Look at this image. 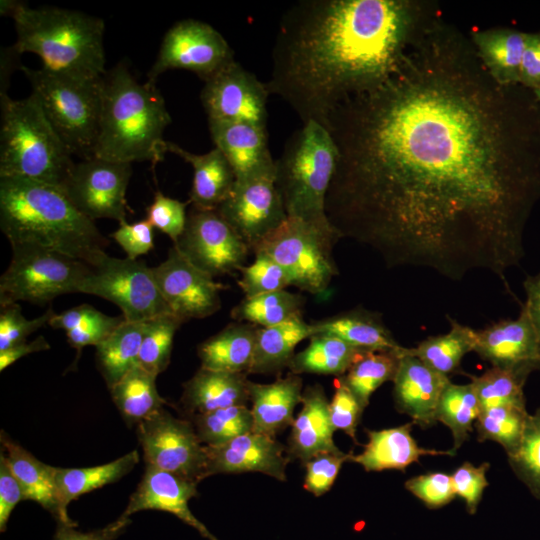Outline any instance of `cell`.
<instances>
[{
	"label": "cell",
	"instance_id": "1",
	"mask_svg": "<svg viewBox=\"0 0 540 540\" xmlns=\"http://www.w3.org/2000/svg\"><path fill=\"white\" fill-rule=\"evenodd\" d=\"M327 130L338 160L325 210L340 238L388 267L452 280L485 270L505 281L520 264L540 201L539 106L532 90L493 79L437 3Z\"/></svg>",
	"mask_w": 540,
	"mask_h": 540
},
{
	"label": "cell",
	"instance_id": "2",
	"mask_svg": "<svg viewBox=\"0 0 540 540\" xmlns=\"http://www.w3.org/2000/svg\"><path fill=\"white\" fill-rule=\"evenodd\" d=\"M429 1L302 0L282 16L266 83L303 124L332 112L391 70Z\"/></svg>",
	"mask_w": 540,
	"mask_h": 540
},
{
	"label": "cell",
	"instance_id": "3",
	"mask_svg": "<svg viewBox=\"0 0 540 540\" xmlns=\"http://www.w3.org/2000/svg\"><path fill=\"white\" fill-rule=\"evenodd\" d=\"M0 228L11 246H41L89 266L109 244L61 188L21 178H0Z\"/></svg>",
	"mask_w": 540,
	"mask_h": 540
},
{
	"label": "cell",
	"instance_id": "4",
	"mask_svg": "<svg viewBox=\"0 0 540 540\" xmlns=\"http://www.w3.org/2000/svg\"><path fill=\"white\" fill-rule=\"evenodd\" d=\"M0 14L14 20V49L38 55L43 69L82 80L100 79L107 73L103 19L58 7L31 8L14 0H2Z\"/></svg>",
	"mask_w": 540,
	"mask_h": 540
},
{
	"label": "cell",
	"instance_id": "5",
	"mask_svg": "<svg viewBox=\"0 0 540 540\" xmlns=\"http://www.w3.org/2000/svg\"><path fill=\"white\" fill-rule=\"evenodd\" d=\"M171 123L154 82L139 83L124 63L103 78L100 130L94 157L130 163L164 158L163 134Z\"/></svg>",
	"mask_w": 540,
	"mask_h": 540
},
{
	"label": "cell",
	"instance_id": "6",
	"mask_svg": "<svg viewBox=\"0 0 540 540\" xmlns=\"http://www.w3.org/2000/svg\"><path fill=\"white\" fill-rule=\"evenodd\" d=\"M0 178H21L62 189L75 162L34 93L0 96Z\"/></svg>",
	"mask_w": 540,
	"mask_h": 540
},
{
	"label": "cell",
	"instance_id": "7",
	"mask_svg": "<svg viewBox=\"0 0 540 540\" xmlns=\"http://www.w3.org/2000/svg\"><path fill=\"white\" fill-rule=\"evenodd\" d=\"M338 160L330 132L309 121L287 140L275 161V180L286 214L336 235L325 210L326 196Z\"/></svg>",
	"mask_w": 540,
	"mask_h": 540
},
{
	"label": "cell",
	"instance_id": "8",
	"mask_svg": "<svg viewBox=\"0 0 540 540\" xmlns=\"http://www.w3.org/2000/svg\"><path fill=\"white\" fill-rule=\"evenodd\" d=\"M41 108L71 155L94 157L100 130L103 78L82 80L20 66ZM106 75V74H105Z\"/></svg>",
	"mask_w": 540,
	"mask_h": 540
},
{
	"label": "cell",
	"instance_id": "9",
	"mask_svg": "<svg viewBox=\"0 0 540 540\" xmlns=\"http://www.w3.org/2000/svg\"><path fill=\"white\" fill-rule=\"evenodd\" d=\"M0 278V305L27 301L43 305L57 296L79 293L90 266L37 245H14Z\"/></svg>",
	"mask_w": 540,
	"mask_h": 540
},
{
	"label": "cell",
	"instance_id": "10",
	"mask_svg": "<svg viewBox=\"0 0 540 540\" xmlns=\"http://www.w3.org/2000/svg\"><path fill=\"white\" fill-rule=\"evenodd\" d=\"M340 239L295 218H287L252 249L274 259L289 275L292 286L322 294L338 274L332 256Z\"/></svg>",
	"mask_w": 540,
	"mask_h": 540
},
{
	"label": "cell",
	"instance_id": "11",
	"mask_svg": "<svg viewBox=\"0 0 540 540\" xmlns=\"http://www.w3.org/2000/svg\"><path fill=\"white\" fill-rule=\"evenodd\" d=\"M79 293L104 298L122 311L128 322H145L169 310L153 275L140 260L101 255L83 279Z\"/></svg>",
	"mask_w": 540,
	"mask_h": 540
},
{
	"label": "cell",
	"instance_id": "12",
	"mask_svg": "<svg viewBox=\"0 0 540 540\" xmlns=\"http://www.w3.org/2000/svg\"><path fill=\"white\" fill-rule=\"evenodd\" d=\"M136 427L146 465L196 484L207 478L205 445L189 419L175 417L163 408Z\"/></svg>",
	"mask_w": 540,
	"mask_h": 540
},
{
	"label": "cell",
	"instance_id": "13",
	"mask_svg": "<svg viewBox=\"0 0 540 540\" xmlns=\"http://www.w3.org/2000/svg\"><path fill=\"white\" fill-rule=\"evenodd\" d=\"M234 51L211 25L184 19L164 35L157 58L148 72V81L167 70L182 69L195 73L204 82L233 62Z\"/></svg>",
	"mask_w": 540,
	"mask_h": 540
},
{
	"label": "cell",
	"instance_id": "14",
	"mask_svg": "<svg viewBox=\"0 0 540 540\" xmlns=\"http://www.w3.org/2000/svg\"><path fill=\"white\" fill-rule=\"evenodd\" d=\"M173 246L212 278L240 271L251 251L216 210L195 208L188 215L185 230Z\"/></svg>",
	"mask_w": 540,
	"mask_h": 540
},
{
	"label": "cell",
	"instance_id": "15",
	"mask_svg": "<svg viewBox=\"0 0 540 540\" xmlns=\"http://www.w3.org/2000/svg\"><path fill=\"white\" fill-rule=\"evenodd\" d=\"M132 166L98 157L75 163L62 187L73 205L86 217L125 221L126 191Z\"/></svg>",
	"mask_w": 540,
	"mask_h": 540
},
{
	"label": "cell",
	"instance_id": "16",
	"mask_svg": "<svg viewBox=\"0 0 540 540\" xmlns=\"http://www.w3.org/2000/svg\"><path fill=\"white\" fill-rule=\"evenodd\" d=\"M216 211L252 249L287 218L275 172L236 181Z\"/></svg>",
	"mask_w": 540,
	"mask_h": 540
},
{
	"label": "cell",
	"instance_id": "17",
	"mask_svg": "<svg viewBox=\"0 0 540 540\" xmlns=\"http://www.w3.org/2000/svg\"><path fill=\"white\" fill-rule=\"evenodd\" d=\"M200 94L208 120L246 122L266 128V83L236 60L204 82Z\"/></svg>",
	"mask_w": 540,
	"mask_h": 540
},
{
	"label": "cell",
	"instance_id": "18",
	"mask_svg": "<svg viewBox=\"0 0 540 540\" xmlns=\"http://www.w3.org/2000/svg\"><path fill=\"white\" fill-rule=\"evenodd\" d=\"M152 271L169 310L183 323L206 318L220 309L224 286L193 265L175 246Z\"/></svg>",
	"mask_w": 540,
	"mask_h": 540
},
{
	"label": "cell",
	"instance_id": "19",
	"mask_svg": "<svg viewBox=\"0 0 540 540\" xmlns=\"http://www.w3.org/2000/svg\"><path fill=\"white\" fill-rule=\"evenodd\" d=\"M474 352L492 367L526 379L540 368L539 339L523 306L516 319L500 320L475 330Z\"/></svg>",
	"mask_w": 540,
	"mask_h": 540
},
{
	"label": "cell",
	"instance_id": "20",
	"mask_svg": "<svg viewBox=\"0 0 540 540\" xmlns=\"http://www.w3.org/2000/svg\"><path fill=\"white\" fill-rule=\"evenodd\" d=\"M206 477L215 474L258 472L279 481H286V468L291 461L287 448L275 438L250 432L218 446H205Z\"/></svg>",
	"mask_w": 540,
	"mask_h": 540
},
{
	"label": "cell",
	"instance_id": "21",
	"mask_svg": "<svg viewBox=\"0 0 540 540\" xmlns=\"http://www.w3.org/2000/svg\"><path fill=\"white\" fill-rule=\"evenodd\" d=\"M194 482L170 472L146 465L145 472L121 516L128 517L144 510L171 513L194 528L208 540H219L199 521L189 508L190 499L198 495Z\"/></svg>",
	"mask_w": 540,
	"mask_h": 540
},
{
	"label": "cell",
	"instance_id": "22",
	"mask_svg": "<svg viewBox=\"0 0 540 540\" xmlns=\"http://www.w3.org/2000/svg\"><path fill=\"white\" fill-rule=\"evenodd\" d=\"M214 147L232 167L236 181L275 172L265 127L246 122L208 120Z\"/></svg>",
	"mask_w": 540,
	"mask_h": 540
},
{
	"label": "cell",
	"instance_id": "23",
	"mask_svg": "<svg viewBox=\"0 0 540 540\" xmlns=\"http://www.w3.org/2000/svg\"><path fill=\"white\" fill-rule=\"evenodd\" d=\"M449 382L448 376L407 354L402 347L393 379V396L397 409L410 416L413 424L428 427L436 422L437 406Z\"/></svg>",
	"mask_w": 540,
	"mask_h": 540
},
{
	"label": "cell",
	"instance_id": "24",
	"mask_svg": "<svg viewBox=\"0 0 540 540\" xmlns=\"http://www.w3.org/2000/svg\"><path fill=\"white\" fill-rule=\"evenodd\" d=\"M302 409L291 425L287 447L290 460L305 463L321 453L341 450L334 443L336 431L330 419L329 401L321 385L307 387L302 394Z\"/></svg>",
	"mask_w": 540,
	"mask_h": 540
},
{
	"label": "cell",
	"instance_id": "25",
	"mask_svg": "<svg viewBox=\"0 0 540 540\" xmlns=\"http://www.w3.org/2000/svg\"><path fill=\"white\" fill-rule=\"evenodd\" d=\"M1 452L20 483L25 500H33L61 525L76 527L61 505L55 483V467L45 464L1 431Z\"/></svg>",
	"mask_w": 540,
	"mask_h": 540
},
{
	"label": "cell",
	"instance_id": "26",
	"mask_svg": "<svg viewBox=\"0 0 540 540\" xmlns=\"http://www.w3.org/2000/svg\"><path fill=\"white\" fill-rule=\"evenodd\" d=\"M413 422L382 430H367L368 442L361 453H352L350 461L366 471L404 470L421 456H454L456 450H436L420 447L411 435Z\"/></svg>",
	"mask_w": 540,
	"mask_h": 540
},
{
	"label": "cell",
	"instance_id": "27",
	"mask_svg": "<svg viewBox=\"0 0 540 540\" xmlns=\"http://www.w3.org/2000/svg\"><path fill=\"white\" fill-rule=\"evenodd\" d=\"M253 432L270 437L291 426L295 407L302 399V378L290 373L272 383L261 384L248 381Z\"/></svg>",
	"mask_w": 540,
	"mask_h": 540
},
{
	"label": "cell",
	"instance_id": "28",
	"mask_svg": "<svg viewBox=\"0 0 540 540\" xmlns=\"http://www.w3.org/2000/svg\"><path fill=\"white\" fill-rule=\"evenodd\" d=\"M247 374L201 368L183 384L180 399L189 416L250 401Z\"/></svg>",
	"mask_w": 540,
	"mask_h": 540
},
{
	"label": "cell",
	"instance_id": "29",
	"mask_svg": "<svg viewBox=\"0 0 540 540\" xmlns=\"http://www.w3.org/2000/svg\"><path fill=\"white\" fill-rule=\"evenodd\" d=\"M166 150L193 168L188 202L198 210H216L236 182L234 171L221 151L214 147L205 154H194L168 141Z\"/></svg>",
	"mask_w": 540,
	"mask_h": 540
},
{
	"label": "cell",
	"instance_id": "30",
	"mask_svg": "<svg viewBox=\"0 0 540 540\" xmlns=\"http://www.w3.org/2000/svg\"><path fill=\"white\" fill-rule=\"evenodd\" d=\"M528 32L510 27L475 30L471 42L489 74L503 85L519 84Z\"/></svg>",
	"mask_w": 540,
	"mask_h": 540
},
{
	"label": "cell",
	"instance_id": "31",
	"mask_svg": "<svg viewBox=\"0 0 540 540\" xmlns=\"http://www.w3.org/2000/svg\"><path fill=\"white\" fill-rule=\"evenodd\" d=\"M258 328L250 323L235 321L200 343L197 354L201 368L248 375Z\"/></svg>",
	"mask_w": 540,
	"mask_h": 540
},
{
	"label": "cell",
	"instance_id": "32",
	"mask_svg": "<svg viewBox=\"0 0 540 540\" xmlns=\"http://www.w3.org/2000/svg\"><path fill=\"white\" fill-rule=\"evenodd\" d=\"M310 324L313 335L337 337L356 348L397 350L402 347L381 316L367 309H353Z\"/></svg>",
	"mask_w": 540,
	"mask_h": 540
},
{
	"label": "cell",
	"instance_id": "33",
	"mask_svg": "<svg viewBox=\"0 0 540 540\" xmlns=\"http://www.w3.org/2000/svg\"><path fill=\"white\" fill-rule=\"evenodd\" d=\"M311 336L312 326L302 316L271 327H259L248 374H271L288 367L296 346Z\"/></svg>",
	"mask_w": 540,
	"mask_h": 540
},
{
	"label": "cell",
	"instance_id": "34",
	"mask_svg": "<svg viewBox=\"0 0 540 540\" xmlns=\"http://www.w3.org/2000/svg\"><path fill=\"white\" fill-rule=\"evenodd\" d=\"M139 460L138 451L133 450L114 461L98 466L55 467V483L63 509L67 511L70 502L81 495L120 480L132 471Z\"/></svg>",
	"mask_w": 540,
	"mask_h": 540
},
{
	"label": "cell",
	"instance_id": "35",
	"mask_svg": "<svg viewBox=\"0 0 540 540\" xmlns=\"http://www.w3.org/2000/svg\"><path fill=\"white\" fill-rule=\"evenodd\" d=\"M156 377L137 364L109 388L113 402L128 425L137 426L165 408L166 401L158 393Z\"/></svg>",
	"mask_w": 540,
	"mask_h": 540
},
{
	"label": "cell",
	"instance_id": "36",
	"mask_svg": "<svg viewBox=\"0 0 540 540\" xmlns=\"http://www.w3.org/2000/svg\"><path fill=\"white\" fill-rule=\"evenodd\" d=\"M309 345L294 354L288 368L292 374L344 375L364 349L328 335H313Z\"/></svg>",
	"mask_w": 540,
	"mask_h": 540
},
{
	"label": "cell",
	"instance_id": "37",
	"mask_svg": "<svg viewBox=\"0 0 540 540\" xmlns=\"http://www.w3.org/2000/svg\"><path fill=\"white\" fill-rule=\"evenodd\" d=\"M450 330L442 335L430 336L405 352L417 357L431 369L445 376L460 368L463 357L474 351L475 330L448 317Z\"/></svg>",
	"mask_w": 540,
	"mask_h": 540
},
{
	"label": "cell",
	"instance_id": "38",
	"mask_svg": "<svg viewBox=\"0 0 540 540\" xmlns=\"http://www.w3.org/2000/svg\"><path fill=\"white\" fill-rule=\"evenodd\" d=\"M145 322L125 320L96 346L97 366L108 389L138 364Z\"/></svg>",
	"mask_w": 540,
	"mask_h": 540
},
{
	"label": "cell",
	"instance_id": "39",
	"mask_svg": "<svg viewBox=\"0 0 540 540\" xmlns=\"http://www.w3.org/2000/svg\"><path fill=\"white\" fill-rule=\"evenodd\" d=\"M402 347L397 350H365L349 370L339 376L365 408L371 395L382 384L393 381Z\"/></svg>",
	"mask_w": 540,
	"mask_h": 540
},
{
	"label": "cell",
	"instance_id": "40",
	"mask_svg": "<svg viewBox=\"0 0 540 540\" xmlns=\"http://www.w3.org/2000/svg\"><path fill=\"white\" fill-rule=\"evenodd\" d=\"M305 297L285 290L243 298L231 310L237 322H246L257 327H271L292 318L302 316Z\"/></svg>",
	"mask_w": 540,
	"mask_h": 540
},
{
	"label": "cell",
	"instance_id": "41",
	"mask_svg": "<svg viewBox=\"0 0 540 540\" xmlns=\"http://www.w3.org/2000/svg\"><path fill=\"white\" fill-rule=\"evenodd\" d=\"M480 404L472 382L458 385L451 381L444 388L436 410V421L447 426L453 435L454 450L468 438L479 413Z\"/></svg>",
	"mask_w": 540,
	"mask_h": 540
},
{
	"label": "cell",
	"instance_id": "42",
	"mask_svg": "<svg viewBox=\"0 0 540 540\" xmlns=\"http://www.w3.org/2000/svg\"><path fill=\"white\" fill-rule=\"evenodd\" d=\"M200 442L205 446H218L241 435L253 432L251 409L246 405L231 406L196 414L189 419Z\"/></svg>",
	"mask_w": 540,
	"mask_h": 540
},
{
	"label": "cell",
	"instance_id": "43",
	"mask_svg": "<svg viewBox=\"0 0 540 540\" xmlns=\"http://www.w3.org/2000/svg\"><path fill=\"white\" fill-rule=\"evenodd\" d=\"M528 414L526 407L510 405L481 409L475 422L478 440L495 441L508 458L513 456L519 448Z\"/></svg>",
	"mask_w": 540,
	"mask_h": 540
},
{
	"label": "cell",
	"instance_id": "44",
	"mask_svg": "<svg viewBox=\"0 0 540 540\" xmlns=\"http://www.w3.org/2000/svg\"><path fill=\"white\" fill-rule=\"evenodd\" d=\"M183 322L173 314H164L145 322L138 364L158 376L169 365L176 331Z\"/></svg>",
	"mask_w": 540,
	"mask_h": 540
},
{
	"label": "cell",
	"instance_id": "45",
	"mask_svg": "<svg viewBox=\"0 0 540 540\" xmlns=\"http://www.w3.org/2000/svg\"><path fill=\"white\" fill-rule=\"evenodd\" d=\"M470 378L480 409L505 405L526 407L523 393L526 378L497 367H491L482 375Z\"/></svg>",
	"mask_w": 540,
	"mask_h": 540
},
{
	"label": "cell",
	"instance_id": "46",
	"mask_svg": "<svg viewBox=\"0 0 540 540\" xmlns=\"http://www.w3.org/2000/svg\"><path fill=\"white\" fill-rule=\"evenodd\" d=\"M509 463L534 497L540 500V408L528 414L517 452Z\"/></svg>",
	"mask_w": 540,
	"mask_h": 540
},
{
	"label": "cell",
	"instance_id": "47",
	"mask_svg": "<svg viewBox=\"0 0 540 540\" xmlns=\"http://www.w3.org/2000/svg\"><path fill=\"white\" fill-rule=\"evenodd\" d=\"M254 255V262L240 270L238 285L245 298L285 290L292 286L288 273L274 259L260 252Z\"/></svg>",
	"mask_w": 540,
	"mask_h": 540
},
{
	"label": "cell",
	"instance_id": "48",
	"mask_svg": "<svg viewBox=\"0 0 540 540\" xmlns=\"http://www.w3.org/2000/svg\"><path fill=\"white\" fill-rule=\"evenodd\" d=\"M55 312L49 307L34 319H26L17 303L1 305L0 309V352L26 342L27 337L48 324Z\"/></svg>",
	"mask_w": 540,
	"mask_h": 540
},
{
	"label": "cell",
	"instance_id": "49",
	"mask_svg": "<svg viewBox=\"0 0 540 540\" xmlns=\"http://www.w3.org/2000/svg\"><path fill=\"white\" fill-rule=\"evenodd\" d=\"M188 203L170 198L157 191L153 202L146 209V219L175 243L186 227L188 218L186 206Z\"/></svg>",
	"mask_w": 540,
	"mask_h": 540
},
{
	"label": "cell",
	"instance_id": "50",
	"mask_svg": "<svg viewBox=\"0 0 540 540\" xmlns=\"http://www.w3.org/2000/svg\"><path fill=\"white\" fill-rule=\"evenodd\" d=\"M352 452L321 453L304 463V489L319 497L334 484L342 465L350 461Z\"/></svg>",
	"mask_w": 540,
	"mask_h": 540
},
{
	"label": "cell",
	"instance_id": "51",
	"mask_svg": "<svg viewBox=\"0 0 540 540\" xmlns=\"http://www.w3.org/2000/svg\"><path fill=\"white\" fill-rule=\"evenodd\" d=\"M335 392L329 402L330 419L335 430H341L357 443L356 431L365 407L340 377L335 380Z\"/></svg>",
	"mask_w": 540,
	"mask_h": 540
},
{
	"label": "cell",
	"instance_id": "52",
	"mask_svg": "<svg viewBox=\"0 0 540 540\" xmlns=\"http://www.w3.org/2000/svg\"><path fill=\"white\" fill-rule=\"evenodd\" d=\"M405 487L430 509L445 506L456 496L451 475L441 472L413 477Z\"/></svg>",
	"mask_w": 540,
	"mask_h": 540
},
{
	"label": "cell",
	"instance_id": "53",
	"mask_svg": "<svg viewBox=\"0 0 540 540\" xmlns=\"http://www.w3.org/2000/svg\"><path fill=\"white\" fill-rule=\"evenodd\" d=\"M489 466L487 462L478 467L465 462L451 475L455 494L465 501L469 514L476 513L483 491L488 486L486 472Z\"/></svg>",
	"mask_w": 540,
	"mask_h": 540
},
{
	"label": "cell",
	"instance_id": "54",
	"mask_svg": "<svg viewBox=\"0 0 540 540\" xmlns=\"http://www.w3.org/2000/svg\"><path fill=\"white\" fill-rule=\"evenodd\" d=\"M110 237L125 251L127 257L133 260L147 254L154 247L153 226L147 219L132 224L122 221Z\"/></svg>",
	"mask_w": 540,
	"mask_h": 540
},
{
	"label": "cell",
	"instance_id": "55",
	"mask_svg": "<svg viewBox=\"0 0 540 540\" xmlns=\"http://www.w3.org/2000/svg\"><path fill=\"white\" fill-rule=\"evenodd\" d=\"M124 321L123 315L113 317L104 314L101 319L93 323L65 332L67 341L70 346L78 351L89 345L96 347Z\"/></svg>",
	"mask_w": 540,
	"mask_h": 540
},
{
	"label": "cell",
	"instance_id": "56",
	"mask_svg": "<svg viewBox=\"0 0 540 540\" xmlns=\"http://www.w3.org/2000/svg\"><path fill=\"white\" fill-rule=\"evenodd\" d=\"M24 499L20 483L13 474L6 457L0 454V531L4 532L15 506Z\"/></svg>",
	"mask_w": 540,
	"mask_h": 540
},
{
	"label": "cell",
	"instance_id": "57",
	"mask_svg": "<svg viewBox=\"0 0 540 540\" xmlns=\"http://www.w3.org/2000/svg\"><path fill=\"white\" fill-rule=\"evenodd\" d=\"M519 84L532 91L540 87V31L527 34Z\"/></svg>",
	"mask_w": 540,
	"mask_h": 540
},
{
	"label": "cell",
	"instance_id": "58",
	"mask_svg": "<svg viewBox=\"0 0 540 540\" xmlns=\"http://www.w3.org/2000/svg\"><path fill=\"white\" fill-rule=\"evenodd\" d=\"M130 523V518L120 515L106 527L91 532H80L75 527L58 524L54 540H116Z\"/></svg>",
	"mask_w": 540,
	"mask_h": 540
},
{
	"label": "cell",
	"instance_id": "59",
	"mask_svg": "<svg viewBox=\"0 0 540 540\" xmlns=\"http://www.w3.org/2000/svg\"><path fill=\"white\" fill-rule=\"evenodd\" d=\"M104 314L89 304H81L60 314L54 313L48 325L53 329H62L65 332L84 327L101 319Z\"/></svg>",
	"mask_w": 540,
	"mask_h": 540
},
{
	"label": "cell",
	"instance_id": "60",
	"mask_svg": "<svg viewBox=\"0 0 540 540\" xmlns=\"http://www.w3.org/2000/svg\"><path fill=\"white\" fill-rule=\"evenodd\" d=\"M523 287L526 300L521 306L526 310L540 343V271L526 276Z\"/></svg>",
	"mask_w": 540,
	"mask_h": 540
},
{
	"label": "cell",
	"instance_id": "61",
	"mask_svg": "<svg viewBox=\"0 0 540 540\" xmlns=\"http://www.w3.org/2000/svg\"><path fill=\"white\" fill-rule=\"evenodd\" d=\"M50 349L48 341L43 336H38L31 342H23L0 352V371L15 363L20 358L31 353Z\"/></svg>",
	"mask_w": 540,
	"mask_h": 540
},
{
	"label": "cell",
	"instance_id": "62",
	"mask_svg": "<svg viewBox=\"0 0 540 540\" xmlns=\"http://www.w3.org/2000/svg\"><path fill=\"white\" fill-rule=\"evenodd\" d=\"M19 53L11 47H4L1 50V73H0V96L7 95L10 83V76L15 68H20L17 64Z\"/></svg>",
	"mask_w": 540,
	"mask_h": 540
},
{
	"label": "cell",
	"instance_id": "63",
	"mask_svg": "<svg viewBox=\"0 0 540 540\" xmlns=\"http://www.w3.org/2000/svg\"><path fill=\"white\" fill-rule=\"evenodd\" d=\"M540 110V87L533 91Z\"/></svg>",
	"mask_w": 540,
	"mask_h": 540
}]
</instances>
